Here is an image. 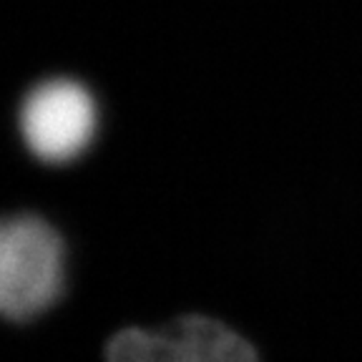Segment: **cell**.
I'll list each match as a JSON object with an SVG mask.
<instances>
[{
	"instance_id": "6da1fadb",
	"label": "cell",
	"mask_w": 362,
	"mask_h": 362,
	"mask_svg": "<svg viewBox=\"0 0 362 362\" xmlns=\"http://www.w3.org/2000/svg\"><path fill=\"white\" fill-rule=\"evenodd\" d=\"M63 289V242L33 214L0 219V315L30 320Z\"/></svg>"
},
{
	"instance_id": "7a4b0ae2",
	"label": "cell",
	"mask_w": 362,
	"mask_h": 362,
	"mask_svg": "<svg viewBox=\"0 0 362 362\" xmlns=\"http://www.w3.org/2000/svg\"><path fill=\"white\" fill-rule=\"evenodd\" d=\"M106 362H259V357L224 322L189 315L161 329L116 332L106 345Z\"/></svg>"
},
{
	"instance_id": "3957f363",
	"label": "cell",
	"mask_w": 362,
	"mask_h": 362,
	"mask_svg": "<svg viewBox=\"0 0 362 362\" xmlns=\"http://www.w3.org/2000/svg\"><path fill=\"white\" fill-rule=\"evenodd\" d=\"M96 101L83 83L51 78L38 83L21 106L25 146L48 164H66L88 148L96 136Z\"/></svg>"
}]
</instances>
